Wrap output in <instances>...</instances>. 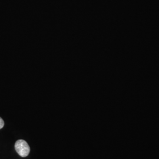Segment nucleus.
Here are the masks:
<instances>
[{
	"instance_id": "nucleus-1",
	"label": "nucleus",
	"mask_w": 159,
	"mask_h": 159,
	"mask_svg": "<svg viewBox=\"0 0 159 159\" xmlns=\"http://www.w3.org/2000/svg\"><path fill=\"white\" fill-rule=\"evenodd\" d=\"M15 148L18 154L23 157H27L30 153V148L28 143L25 140H17L15 144Z\"/></svg>"
},
{
	"instance_id": "nucleus-2",
	"label": "nucleus",
	"mask_w": 159,
	"mask_h": 159,
	"mask_svg": "<svg viewBox=\"0 0 159 159\" xmlns=\"http://www.w3.org/2000/svg\"><path fill=\"white\" fill-rule=\"evenodd\" d=\"M4 125V122L3 120L0 117V129L3 128Z\"/></svg>"
}]
</instances>
